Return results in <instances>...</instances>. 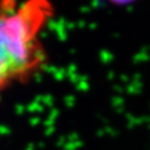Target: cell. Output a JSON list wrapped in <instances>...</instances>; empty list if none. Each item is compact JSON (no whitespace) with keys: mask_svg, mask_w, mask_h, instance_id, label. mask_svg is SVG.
I'll use <instances>...</instances> for the list:
<instances>
[{"mask_svg":"<svg viewBox=\"0 0 150 150\" xmlns=\"http://www.w3.org/2000/svg\"><path fill=\"white\" fill-rule=\"evenodd\" d=\"M109 4H112V5H116V6H127V5H130L132 3H135L136 0H105Z\"/></svg>","mask_w":150,"mask_h":150,"instance_id":"obj_2","label":"cell"},{"mask_svg":"<svg viewBox=\"0 0 150 150\" xmlns=\"http://www.w3.org/2000/svg\"><path fill=\"white\" fill-rule=\"evenodd\" d=\"M54 14L51 0H0V92L28 83L46 67L42 34Z\"/></svg>","mask_w":150,"mask_h":150,"instance_id":"obj_1","label":"cell"}]
</instances>
